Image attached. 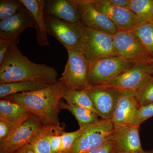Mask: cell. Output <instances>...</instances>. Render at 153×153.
Returning a JSON list of instances; mask_svg holds the SVG:
<instances>
[{
	"label": "cell",
	"instance_id": "obj_1",
	"mask_svg": "<svg viewBox=\"0 0 153 153\" xmlns=\"http://www.w3.org/2000/svg\"><path fill=\"white\" fill-rule=\"evenodd\" d=\"M57 72L45 64L33 63L23 55L16 43H12L0 65V84L36 81L53 85L58 82Z\"/></svg>",
	"mask_w": 153,
	"mask_h": 153
},
{
	"label": "cell",
	"instance_id": "obj_2",
	"mask_svg": "<svg viewBox=\"0 0 153 153\" xmlns=\"http://www.w3.org/2000/svg\"><path fill=\"white\" fill-rule=\"evenodd\" d=\"M67 86L61 80L41 90L9 95L4 98L25 107L44 126H60L59 103Z\"/></svg>",
	"mask_w": 153,
	"mask_h": 153
},
{
	"label": "cell",
	"instance_id": "obj_3",
	"mask_svg": "<svg viewBox=\"0 0 153 153\" xmlns=\"http://www.w3.org/2000/svg\"><path fill=\"white\" fill-rule=\"evenodd\" d=\"M80 29L82 38L80 51L89 62L117 55L112 36L88 27L81 22Z\"/></svg>",
	"mask_w": 153,
	"mask_h": 153
},
{
	"label": "cell",
	"instance_id": "obj_4",
	"mask_svg": "<svg viewBox=\"0 0 153 153\" xmlns=\"http://www.w3.org/2000/svg\"><path fill=\"white\" fill-rule=\"evenodd\" d=\"M134 64L117 55L90 62L88 77V84L90 87L108 85L113 79Z\"/></svg>",
	"mask_w": 153,
	"mask_h": 153
},
{
	"label": "cell",
	"instance_id": "obj_5",
	"mask_svg": "<svg viewBox=\"0 0 153 153\" xmlns=\"http://www.w3.org/2000/svg\"><path fill=\"white\" fill-rule=\"evenodd\" d=\"M114 127L111 121L101 118L85 128L71 149L64 153H86L111 139Z\"/></svg>",
	"mask_w": 153,
	"mask_h": 153
},
{
	"label": "cell",
	"instance_id": "obj_6",
	"mask_svg": "<svg viewBox=\"0 0 153 153\" xmlns=\"http://www.w3.org/2000/svg\"><path fill=\"white\" fill-rule=\"evenodd\" d=\"M68 59L59 80L67 87L74 90H85L91 87L88 82V70L90 62L81 51L66 49Z\"/></svg>",
	"mask_w": 153,
	"mask_h": 153
},
{
	"label": "cell",
	"instance_id": "obj_7",
	"mask_svg": "<svg viewBox=\"0 0 153 153\" xmlns=\"http://www.w3.org/2000/svg\"><path fill=\"white\" fill-rule=\"evenodd\" d=\"M113 36L117 55L134 63H149L153 56L132 32L117 31Z\"/></svg>",
	"mask_w": 153,
	"mask_h": 153
},
{
	"label": "cell",
	"instance_id": "obj_8",
	"mask_svg": "<svg viewBox=\"0 0 153 153\" xmlns=\"http://www.w3.org/2000/svg\"><path fill=\"white\" fill-rule=\"evenodd\" d=\"M44 126L36 116L32 115L7 138L1 141V153H13L25 145L30 144L40 134Z\"/></svg>",
	"mask_w": 153,
	"mask_h": 153
},
{
	"label": "cell",
	"instance_id": "obj_9",
	"mask_svg": "<svg viewBox=\"0 0 153 153\" xmlns=\"http://www.w3.org/2000/svg\"><path fill=\"white\" fill-rule=\"evenodd\" d=\"M47 33L59 41L66 49L81 50L80 22L71 23L45 15Z\"/></svg>",
	"mask_w": 153,
	"mask_h": 153
},
{
	"label": "cell",
	"instance_id": "obj_10",
	"mask_svg": "<svg viewBox=\"0 0 153 153\" xmlns=\"http://www.w3.org/2000/svg\"><path fill=\"white\" fill-rule=\"evenodd\" d=\"M85 91L99 116L111 121L122 91L114 86L106 85L91 87Z\"/></svg>",
	"mask_w": 153,
	"mask_h": 153
},
{
	"label": "cell",
	"instance_id": "obj_11",
	"mask_svg": "<svg viewBox=\"0 0 153 153\" xmlns=\"http://www.w3.org/2000/svg\"><path fill=\"white\" fill-rule=\"evenodd\" d=\"M152 76L149 63L139 62L134 63L109 82L108 85L114 86L122 91L135 93Z\"/></svg>",
	"mask_w": 153,
	"mask_h": 153
},
{
	"label": "cell",
	"instance_id": "obj_12",
	"mask_svg": "<svg viewBox=\"0 0 153 153\" xmlns=\"http://www.w3.org/2000/svg\"><path fill=\"white\" fill-rule=\"evenodd\" d=\"M81 22L86 27L113 36L117 31L110 19L96 8L90 0H76Z\"/></svg>",
	"mask_w": 153,
	"mask_h": 153
},
{
	"label": "cell",
	"instance_id": "obj_13",
	"mask_svg": "<svg viewBox=\"0 0 153 153\" xmlns=\"http://www.w3.org/2000/svg\"><path fill=\"white\" fill-rule=\"evenodd\" d=\"M90 1L96 8L108 17L117 31L132 32L139 23L136 16L130 10L112 5L106 0Z\"/></svg>",
	"mask_w": 153,
	"mask_h": 153
},
{
	"label": "cell",
	"instance_id": "obj_14",
	"mask_svg": "<svg viewBox=\"0 0 153 153\" xmlns=\"http://www.w3.org/2000/svg\"><path fill=\"white\" fill-rule=\"evenodd\" d=\"M35 26L32 15L25 7L13 16L0 22V40L18 44L20 34Z\"/></svg>",
	"mask_w": 153,
	"mask_h": 153
},
{
	"label": "cell",
	"instance_id": "obj_15",
	"mask_svg": "<svg viewBox=\"0 0 153 153\" xmlns=\"http://www.w3.org/2000/svg\"><path fill=\"white\" fill-rule=\"evenodd\" d=\"M140 107L135 92L122 91L111 120L114 128L134 125Z\"/></svg>",
	"mask_w": 153,
	"mask_h": 153
},
{
	"label": "cell",
	"instance_id": "obj_16",
	"mask_svg": "<svg viewBox=\"0 0 153 153\" xmlns=\"http://www.w3.org/2000/svg\"><path fill=\"white\" fill-rule=\"evenodd\" d=\"M139 127L132 125L114 128L111 139L114 141L117 153H138L144 151L140 140Z\"/></svg>",
	"mask_w": 153,
	"mask_h": 153
},
{
	"label": "cell",
	"instance_id": "obj_17",
	"mask_svg": "<svg viewBox=\"0 0 153 153\" xmlns=\"http://www.w3.org/2000/svg\"><path fill=\"white\" fill-rule=\"evenodd\" d=\"M44 14L69 23L75 24L81 21L76 0L46 1Z\"/></svg>",
	"mask_w": 153,
	"mask_h": 153
},
{
	"label": "cell",
	"instance_id": "obj_18",
	"mask_svg": "<svg viewBox=\"0 0 153 153\" xmlns=\"http://www.w3.org/2000/svg\"><path fill=\"white\" fill-rule=\"evenodd\" d=\"M32 15L35 23L36 39L38 44L46 47L49 44L46 23L45 9L46 1L44 0H20Z\"/></svg>",
	"mask_w": 153,
	"mask_h": 153
},
{
	"label": "cell",
	"instance_id": "obj_19",
	"mask_svg": "<svg viewBox=\"0 0 153 153\" xmlns=\"http://www.w3.org/2000/svg\"><path fill=\"white\" fill-rule=\"evenodd\" d=\"M33 114L25 107L6 99L0 100V120L10 127L13 131L19 128Z\"/></svg>",
	"mask_w": 153,
	"mask_h": 153
},
{
	"label": "cell",
	"instance_id": "obj_20",
	"mask_svg": "<svg viewBox=\"0 0 153 153\" xmlns=\"http://www.w3.org/2000/svg\"><path fill=\"white\" fill-rule=\"evenodd\" d=\"M51 85L36 81H23L0 84V97L41 90Z\"/></svg>",
	"mask_w": 153,
	"mask_h": 153
},
{
	"label": "cell",
	"instance_id": "obj_21",
	"mask_svg": "<svg viewBox=\"0 0 153 153\" xmlns=\"http://www.w3.org/2000/svg\"><path fill=\"white\" fill-rule=\"evenodd\" d=\"M59 108L60 110H67L75 117L79 128L87 127L100 120L99 116L94 111L84 108L69 105L61 100L59 103Z\"/></svg>",
	"mask_w": 153,
	"mask_h": 153
},
{
	"label": "cell",
	"instance_id": "obj_22",
	"mask_svg": "<svg viewBox=\"0 0 153 153\" xmlns=\"http://www.w3.org/2000/svg\"><path fill=\"white\" fill-rule=\"evenodd\" d=\"M62 98L69 105L87 108L96 113L92 101L85 90H74L67 86Z\"/></svg>",
	"mask_w": 153,
	"mask_h": 153
},
{
	"label": "cell",
	"instance_id": "obj_23",
	"mask_svg": "<svg viewBox=\"0 0 153 153\" xmlns=\"http://www.w3.org/2000/svg\"><path fill=\"white\" fill-rule=\"evenodd\" d=\"M129 10L140 23L153 21V0H130Z\"/></svg>",
	"mask_w": 153,
	"mask_h": 153
},
{
	"label": "cell",
	"instance_id": "obj_24",
	"mask_svg": "<svg viewBox=\"0 0 153 153\" xmlns=\"http://www.w3.org/2000/svg\"><path fill=\"white\" fill-rule=\"evenodd\" d=\"M132 32L153 56V21L139 22Z\"/></svg>",
	"mask_w": 153,
	"mask_h": 153
},
{
	"label": "cell",
	"instance_id": "obj_25",
	"mask_svg": "<svg viewBox=\"0 0 153 153\" xmlns=\"http://www.w3.org/2000/svg\"><path fill=\"white\" fill-rule=\"evenodd\" d=\"M136 97L140 106H144L153 103V76L135 92Z\"/></svg>",
	"mask_w": 153,
	"mask_h": 153
},
{
	"label": "cell",
	"instance_id": "obj_26",
	"mask_svg": "<svg viewBox=\"0 0 153 153\" xmlns=\"http://www.w3.org/2000/svg\"><path fill=\"white\" fill-rule=\"evenodd\" d=\"M24 7L20 0H1L0 20L3 21L13 16Z\"/></svg>",
	"mask_w": 153,
	"mask_h": 153
},
{
	"label": "cell",
	"instance_id": "obj_27",
	"mask_svg": "<svg viewBox=\"0 0 153 153\" xmlns=\"http://www.w3.org/2000/svg\"><path fill=\"white\" fill-rule=\"evenodd\" d=\"M49 126H44L40 134L33 140L31 144L36 153H52L48 139Z\"/></svg>",
	"mask_w": 153,
	"mask_h": 153
},
{
	"label": "cell",
	"instance_id": "obj_28",
	"mask_svg": "<svg viewBox=\"0 0 153 153\" xmlns=\"http://www.w3.org/2000/svg\"><path fill=\"white\" fill-rule=\"evenodd\" d=\"M63 127L49 126L48 138L51 145L52 153H59L62 146Z\"/></svg>",
	"mask_w": 153,
	"mask_h": 153
},
{
	"label": "cell",
	"instance_id": "obj_29",
	"mask_svg": "<svg viewBox=\"0 0 153 153\" xmlns=\"http://www.w3.org/2000/svg\"><path fill=\"white\" fill-rule=\"evenodd\" d=\"M79 128L76 131L66 132L63 131L62 135V146L59 153H64L71 149L74 143L84 131L85 128Z\"/></svg>",
	"mask_w": 153,
	"mask_h": 153
},
{
	"label": "cell",
	"instance_id": "obj_30",
	"mask_svg": "<svg viewBox=\"0 0 153 153\" xmlns=\"http://www.w3.org/2000/svg\"><path fill=\"white\" fill-rule=\"evenodd\" d=\"M152 117L153 103L146 106L140 107L137 113L134 125L140 126L141 124Z\"/></svg>",
	"mask_w": 153,
	"mask_h": 153
},
{
	"label": "cell",
	"instance_id": "obj_31",
	"mask_svg": "<svg viewBox=\"0 0 153 153\" xmlns=\"http://www.w3.org/2000/svg\"><path fill=\"white\" fill-rule=\"evenodd\" d=\"M86 153H117L113 140H108L101 146Z\"/></svg>",
	"mask_w": 153,
	"mask_h": 153
},
{
	"label": "cell",
	"instance_id": "obj_32",
	"mask_svg": "<svg viewBox=\"0 0 153 153\" xmlns=\"http://www.w3.org/2000/svg\"><path fill=\"white\" fill-rule=\"evenodd\" d=\"M13 130L2 121L0 120V141L5 140L10 134Z\"/></svg>",
	"mask_w": 153,
	"mask_h": 153
},
{
	"label": "cell",
	"instance_id": "obj_33",
	"mask_svg": "<svg viewBox=\"0 0 153 153\" xmlns=\"http://www.w3.org/2000/svg\"><path fill=\"white\" fill-rule=\"evenodd\" d=\"M11 44L10 41L0 40V65L2 63Z\"/></svg>",
	"mask_w": 153,
	"mask_h": 153
},
{
	"label": "cell",
	"instance_id": "obj_34",
	"mask_svg": "<svg viewBox=\"0 0 153 153\" xmlns=\"http://www.w3.org/2000/svg\"><path fill=\"white\" fill-rule=\"evenodd\" d=\"M110 4L129 10L130 0H106Z\"/></svg>",
	"mask_w": 153,
	"mask_h": 153
},
{
	"label": "cell",
	"instance_id": "obj_35",
	"mask_svg": "<svg viewBox=\"0 0 153 153\" xmlns=\"http://www.w3.org/2000/svg\"><path fill=\"white\" fill-rule=\"evenodd\" d=\"M13 153H36L31 144L25 145L18 149Z\"/></svg>",
	"mask_w": 153,
	"mask_h": 153
},
{
	"label": "cell",
	"instance_id": "obj_36",
	"mask_svg": "<svg viewBox=\"0 0 153 153\" xmlns=\"http://www.w3.org/2000/svg\"><path fill=\"white\" fill-rule=\"evenodd\" d=\"M150 67L151 72H152V76H153V58L152 61L149 63Z\"/></svg>",
	"mask_w": 153,
	"mask_h": 153
},
{
	"label": "cell",
	"instance_id": "obj_37",
	"mask_svg": "<svg viewBox=\"0 0 153 153\" xmlns=\"http://www.w3.org/2000/svg\"><path fill=\"white\" fill-rule=\"evenodd\" d=\"M138 153H153V149L152 150L149 151H143V152H141Z\"/></svg>",
	"mask_w": 153,
	"mask_h": 153
},
{
	"label": "cell",
	"instance_id": "obj_38",
	"mask_svg": "<svg viewBox=\"0 0 153 153\" xmlns=\"http://www.w3.org/2000/svg\"><path fill=\"white\" fill-rule=\"evenodd\" d=\"M117 153H121V152H118Z\"/></svg>",
	"mask_w": 153,
	"mask_h": 153
}]
</instances>
